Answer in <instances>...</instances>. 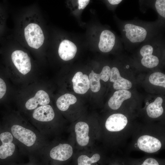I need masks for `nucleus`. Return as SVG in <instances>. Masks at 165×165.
<instances>
[{"label":"nucleus","instance_id":"7","mask_svg":"<svg viewBox=\"0 0 165 165\" xmlns=\"http://www.w3.org/2000/svg\"><path fill=\"white\" fill-rule=\"evenodd\" d=\"M13 140V135L10 132L3 131L0 133V159H5L13 155L15 148Z\"/></svg>","mask_w":165,"mask_h":165},{"label":"nucleus","instance_id":"11","mask_svg":"<svg viewBox=\"0 0 165 165\" xmlns=\"http://www.w3.org/2000/svg\"><path fill=\"white\" fill-rule=\"evenodd\" d=\"M72 82L74 91L79 94L86 93L90 88V81L86 75L81 72H77L73 77Z\"/></svg>","mask_w":165,"mask_h":165},{"label":"nucleus","instance_id":"2","mask_svg":"<svg viewBox=\"0 0 165 165\" xmlns=\"http://www.w3.org/2000/svg\"><path fill=\"white\" fill-rule=\"evenodd\" d=\"M128 120L124 115L115 113L110 116L106 120L105 127L108 131L117 134V138L125 134L131 126H128Z\"/></svg>","mask_w":165,"mask_h":165},{"label":"nucleus","instance_id":"4","mask_svg":"<svg viewBox=\"0 0 165 165\" xmlns=\"http://www.w3.org/2000/svg\"><path fill=\"white\" fill-rule=\"evenodd\" d=\"M127 38L133 43L141 42L146 38L147 32L144 28L132 24L127 23L124 26Z\"/></svg>","mask_w":165,"mask_h":165},{"label":"nucleus","instance_id":"6","mask_svg":"<svg viewBox=\"0 0 165 165\" xmlns=\"http://www.w3.org/2000/svg\"><path fill=\"white\" fill-rule=\"evenodd\" d=\"M12 61L19 71L25 75L31 70L30 58L26 53L22 50H16L11 55Z\"/></svg>","mask_w":165,"mask_h":165},{"label":"nucleus","instance_id":"13","mask_svg":"<svg viewBox=\"0 0 165 165\" xmlns=\"http://www.w3.org/2000/svg\"><path fill=\"white\" fill-rule=\"evenodd\" d=\"M109 80L113 82V87L116 90H128L132 86L131 82L121 77L119 70L116 67L111 69Z\"/></svg>","mask_w":165,"mask_h":165},{"label":"nucleus","instance_id":"19","mask_svg":"<svg viewBox=\"0 0 165 165\" xmlns=\"http://www.w3.org/2000/svg\"><path fill=\"white\" fill-rule=\"evenodd\" d=\"M163 101L161 97H158L154 102L149 104L147 106L146 108V112L149 117L155 119L162 115L164 111L162 106Z\"/></svg>","mask_w":165,"mask_h":165},{"label":"nucleus","instance_id":"5","mask_svg":"<svg viewBox=\"0 0 165 165\" xmlns=\"http://www.w3.org/2000/svg\"><path fill=\"white\" fill-rule=\"evenodd\" d=\"M11 129L13 136L27 146H32L36 140L35 134L30 130L18 125H13Z\"/></svg>","mask_w":165,"mask_h":165},{"label":"nucleus","instance_id":"9","mask_svg":"<svg viewBox=\"0 0 165 165\" xmlns=\"http://www.w3.org/2000/svg\"><path fill=\"white\" fill-rule=\"evenodd\" d=\"M111 69L108 66H104L100 74H97L92 70L89 75L90 86L93 92H97L100 89V80L107 81L110 76Z\"/></svg>","mask_w":165,"mask_h":165},{"label":"nucleus","instance_id":"21","mask_svg":"<svg viewBox=\"0 0 165 165\" xmlns=\"http://www.w3.org/2000/svg\"><path fill=\"white\" fill-rule=\"evenodd\" d=\"M77 101L76 97L74 95L69 94H66L58 98L56 102L58 108L62 111H65L69 106Z\"/></svg>","mask_w":165,"mask_h":165},{"label":"nucleus","instance_id":"10","mask_svg":"<svg viewBox=\"0 0 165 165\" xmlns=\"http://www.w3.org/2000/svg\"><path fill=\"white\" fill-rule=\"evenodd\" d=\"M73 154V149L67 144H60L52 149L50 152V156L53 159L60 161L68 160Z\"/></svg>","mask_w":165,"mask_h":165},{"label":"nucleus","instance_id":"18","mask_svg":"<svg viewBox=\"0 0 165 165\" xmlns=\"http://www.w3.org/2000/svg\"><path fill=\"white\" fill-rule=\"evenodd\" d=\"M131 94L127 90H120L115 92L108 101L109 107L113 110H117L123 101L130 98Z\"/></svg>","mask_w":165,"mask_h":165},{"label":"nucleus","instance_id":"26","mask_svg":"<svg viewBox=\"0 0 165 165\" xmlns=\"http://www.w3.org/2000/svg\"><path fill=\"white\" fill-rule=\"evenodd\" d=\"M109 165H128L127 159L117 157L111 161Z\"/></svg>","mask_w":165,"mask_h":165},{"label":"nucleus","instance_id":"16","mask_svg":"<svg viewBox=\"0 0 165 165\" xmlns=\"http://www.w3.org/2000/svg\"><path fill=\"white\" fill-rule=\"evenodd\" d=\"M55 114L52 107L49 105L42 106L35 109L32 114L35 119L42 122H48L54 118Z\"/></svg>","mask_w":165,"mask_h":165},{"label":"nucleus","instance_id":"23","mask_svg":"<svg viewBox=\"0 0 165 165\" xmlns=\"http://www.w3.org/2000/svg\"><path fill=\"white\" fill-rule=\"evenodd\" d=\"M150 82L154 85L165 87V75L160 72H155L149 77Z\"/></svg>","mask_w":165,"mask_h":165},{"label":"nucleus","instance_id":"8","mask_svg":"<svg viewBox=\"0 0 165 165\" xmlns=\"http://www.w3.org/2000/svg\"><path fill=\"white\" fill-rule=\"evenodd\" d=\"M156 46L151 44H146L141 48L140 53L142 57L141 63L144 66L152 68L156 67L159 64V58L153 55Z\"/></svg>","mask_w":165,"mask_h":165},{"label":"nucleus","instance_id":"3","mask_svg":"<svg viewBox=\"0 0 165 165\" xmlns=\"http://www.w3.org/2000/svg\"><path fill=\"white\" fill-rule=\"evenodd\" d=\"M24 34L26 41L30 47L38 49L43 44L44 34L41 28L37 24H29L24 29Z\"/></svg>","mask_w":165,"mask_h":165},{"label":"nucleus","instance_id":"25","mask_svg":"<svg viewBox=\"0 0 165 165\" xmlns=\"http://www.w3.org/2000/svg\"><path fill=\"white\" fill-rule=\"evenodd\" d=\"M7 91V86L4 79L0 77V100L3 98Z\"/></svg>","mask_w":165,"mask_h":165},{"label":"nucleus","instance_id":"20","mask_svg":"<svg viewBox=\"0 0 165 165\" xmlns=\"http://www.w3.org/2000/svg\"><path fill=\"white\" fill-rule=\"evenodd\" d=\"M128 165H165L163 160L152 157H146L141 159H127Z\"/></svg>","mask_w":165,"mask_h":165},{"label":"nucleus","instance_id":"15","mask_svg":"<svg viewBox=\"0 0 165 165\" xmlns=\"http://www.w3.org/2000/svg\"><path fill=\"white\" fill-rule=\"evenodd\" d=\"M50 99L48 94L44 91L40 90L37 92L35 96L29 99L25 104L26 108L28 110L36 108L38 105L42 106L48 104Z\"/></svg>","mask_w":165,"mask_h":165},{"label":"nucleus","instance_id":"28","mask_svg":"<svg viewBox=\"0 0 165 165\" xmlns=\"http://www.w3.org/2000/svg\"><path fill=\"white\" fill-rule=\"evenodd\" d=\"M122 0H108V1L111 5H116L119 4Z\"/></svg>","mask_w":165,"mask_h":165},{"label":"nucleus","instance_id":"12","mask_svg":"<svg viewBox=\"0 0 165 165\" xmlns=\"http://www.w3.org/2000/svg\"><path fill=\"white\" fill-rule=\"evenodd\" d=\"M115 41L114 34L110 30H104L101 32L100 36L99 48L103 52H108L112 49Z\"/></svg>","mask_w":165,"mask_h":165},{"label":"nucleus","instance_id":"24","mask_svg":"<svg viewBox=\"0 0 165 165\" xmlns=\"http://www.w3.org/2000/svg\"><path fill=\"white\" fill-rule=\"evenodd\" d=\"M155 6L158 13L164 18H165V0H157L155 2Z\"/></svg>","mask_w":165,"mask_h":165},{"label":"nucleus","instance_id":"27","mask_svg":"<svg viewBox=\"0 0 165 165\" xmlns=\"http://www.w3.org/2000/svg\"><path fill=\"white\" fill-rule=\"evenodd\" d=\"M78 9H83L89 2V0H78Z\"/></svg>","mask_w":165,"mask_h":165},{"label":"nucleus","instance_id":"22","mask_svg":"<svg viewBox=\"0 0 165 165\" xmlns=\"http://www.w3.org/2000/svg\"><path fill=\"white\" fill-rule=\"evenodd\" d=\"M101 157L98 153L94 154L90 157L86 155H81L77 159V165H97L101 163Z\"/></svg>","mask_w":165,"mask_h":165},{"label":"nucleus","instance_id":"14","mask_svg":"<svg viewBox=\"0 0 165 165\" xmlns=\"http://www.w3.org/2000/svg\"><path fill=\"white\" fill-rule=\"evenodd\" d=\"M77 51L76 45L68 40H64L60 43L58 50V54L61 59L67 61L73 59Z\"/></svg>","mask_w":165,"mask_h":165},{"label":"nucleus","instance_id":"1","mask_svg":"<svg viewBox=\"0 0 165 165\" xmlns=\"http://www.w3.org/2000/svg\"><path fill=\"white\" fill-rule=\"evenodd\" d=\"M164 141L158 133L147 132L141 133L135 142V148L146 153H156L161 149Z\"/></svg>","mask_w":165,"mask_h":165},{"label":"nucleus","instance_id":"17","mask_svg":"<svg viewBox=\"0 0 165 165\" xmlns=\"http://www.w3.org/2000/svg\"><path fill=\"white\" fill-rule=\"evenodd\" d=\"M89 130L88 125L84 122H79L75 125L76 140L79 145L83 146L88 143L90 138L88 136Z\"/></svg>","mask_w":165,"mask_h":165}]
</instances>
